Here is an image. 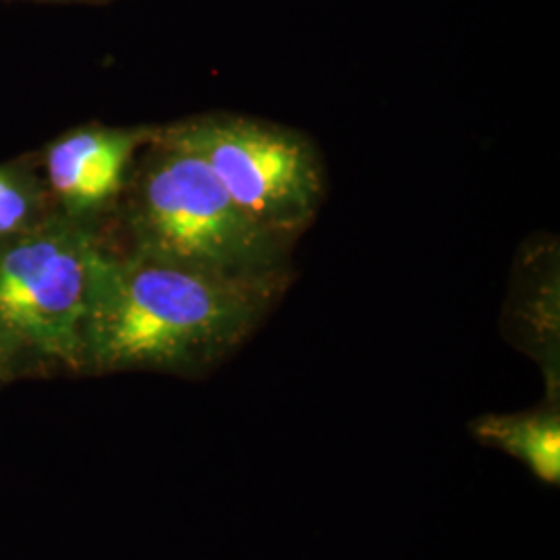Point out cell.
Returning a JSON list of instances; mask_svg holds the SVG:
<instances>
[{
	"label": "cell",
	"instance_id": "obj_1",
	"mask_svg": "<svg viewBox=\"0 0 560 560\" xmlns=\"http://www.w3.org/2000/svg\"><path fill=\"white\" fill-rule=\"evenodd\" d=\"M293 272L229 275L108 245L94 270L83 372L203 374L270 316Z\"/></svg>",
	"mask_w": 560,
	"mask_h": 560
},
{
	"label": "cell",
	"instance_id": "obj_2",
	"mask_svg": "<svg viewBox=\"0 0 560 560\" xmlns=\"http://www.w3.org/2000/svg\"><path fill=\"white\" fill-rule=\"evenodd\" d=\"M140 156L119 201L129 252L229 275L293 272V245L249 221L173 125Z\"/></svg>",
	"mask_w": 560,
	"mask_h": 560
},
{
	"label": "cell",
	"instance_id": "obj_3",
	"mask_svg": "<svg viewBox=\"0 0 560 560\" xmlns=\"http://www.w3.org/2000/svg\"><path fill=\"white\" fill-rule=\"evenodd\" d=\"M104 247L98 222L62 212L0 237V337L13 360L83 372V332Z\"/></svg>",
	"mask_w": 560,
	"mask_h": 560
},
{
	"label": "cell",
	"instance_id": "obj_4",
	"mask_svg": "<svg viewBox=\"0 0 560 560\" xmlns=\"http://www.w3.org/2000/svg\"><path fill=\"white\" fill-rule=\"evenodd\" d=\"M208 162L241 212L270 235L295 243L320 212L326 168L316 143L270 120L226 113L173 122Z\"/></svg>",
	"mask_w": 560,
	"mask_h": 560
},
{
	"label": "cell",
	"instance_id": "obj_5",
	"mask_svg": "<svg viewBox=\"0 0 560 560\" xmlns=\"http://www.w3.org/2000/svg\"><path fill=\"white\" fill-rule=\"evenodd\" d=\"M159 127L83 125L67 131L42 154V175L57 210L101 222L119 206L141 150Z\"/></svg>",
	"mask_w": 560,
	"mask_h": 560
},
{
	"label": "cell",
	"instance_id": "obj_6",
	"mask_svg": "<svg viewBox=\"0 0 560 560\" xmlns=\"http://www.w3.org/2000/svg\"><path fill=\"white\" fill-rule=\"evenodd\" d=\"M469 428L486 446L501 448L527 465L538 480L550 486L559 483V400L548 399L538 409L511 416H481Z\"/></svg>",
	"mask_w": 560,
	"mask_h": 560
},
{
	"label": "cell",
	"instance_id": "obj_7",
	"mask_svg": "<svg viewBox=\"0 0 560 560\" xmlns=\"http://www.w3.org/2000/svg\"><path fill=\"white\" fill-rule=\"evenodd\" d=\"M57 212L44 175L32 162L0 164V237L34 229Z\"/></svg>",
	"mask_w": 560,
	"mask_h": 560
},
{
	"label": "cell",
	"instance_id": "obj_8",
	"mask_svg": "<svg viewBox=\"0 0 560 560\" xmlns=\"http://www.w3.org/2000/svg\"><path fill=\"white\" fill-rule=\"evenodd\" d=\"M13 363H15V360H13V355H11L9 347H7V342L0 337V378H4V376L11 372Z\"/></svg>",
	"mask_w": 560,
	"mask_h": 560
},
{
	"label": "cell",
	"instance_id": "obj_9",
	"mask_svg": "<svg viewBox=\"0 0 560 560\" xmlns=\"http://www.w3.org/2000/svg\"><path fill=\"white\" fill-rule=\"evenodd\" d=\"M52 2H96V0H52Z\"/></svg>",
	"mask_w": 560,
	"mask_h": 560
}]
</instances>
